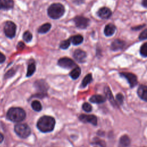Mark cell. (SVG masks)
<instances>
[{
  "label": "cell",
  "mask_w": 147,
  "mask_h": 147,
  "mask_svg": "<svg viewBox=\"0 0 147 147\" xmlns=\"http://www.w3.org/2000/svg\"><path fill=\"white\" fill-rule=\"evenodd\" d=\"M55 125V120L54 118L51 116L44 115L41 117L37 121V128L44 133L52 131Z\"/></svg>",
  "instance_id": "obj_1"
},
{
  "label": "cell",
  "mask_w": 147,
  "mask_h": 147,
  "mask_svg": "<svg viewBox=\"0 0 147 147\" xmlns=\"http://www.w3.org/2000/svg\"><path fill=\"white\" fill-rule=\"evenodd\" d=\"M8 119L14 122H20L24 120L26 117V113L24 109L20 107H11L6 114Z\"/></svg>",
  "instance_id": "obj_2"
},
{
  "label": "cell",
  "mask_w": 147,
  "mask_h": 147,
  "mask_svg": "<svg viewBox=\"0 0 147 147\" xmlns=\"http://www.w3.org/2000/svg\"><path fill=\"white\" fill-rule=\"evenodd\" d=\"M65 8L60 3H53L48 9V15L52 19H59L63 16Z\"/></svg>",
  "instance_id": "obj_3"
},
{
  "label": "cell",
  "mask_w": 147,
  "mask_h": 147,
  "mask_svg": "<svg viewBox=\"0 0 147 147\" xmlns=\"http://www.w3.org/2000/svg\"><path fill=\"white\" fill-rule=\"evenodd\" d=\"M14 131L21 138H27L31 133L29 126L26 123H18L15 125Z\"/></svg>",
  "instance_id": "obj_4"
},
{
  "label": "cell",
  "mask_w": 147,
  "mask_h": 147,
  "mask_svg": "<svg viewBox=\"0 0 147 147\" xmlns=\"http://www.w3.org/2000/svg\"><path fill=\"white\" fill-rule=\"evenodd\" d=\"M4 32L9 38H13L16 35V25L12 21H7L4 26Z\"/></svg>",
  "instance_id": "obj_5"
},
{
  "label": "cell",
  "mask_w": 147,
  "mask_h": 147,
  "mask_svg": "<svg viewBox=\"0 0 147 147\" xmlns=\"http://www.w3.org/2000/svg\"><path fill=\"white\" fill-rule=\"evenodd\" d=\"M59 66L62 68L66 69H71L76 67L75 62L71 59L68 57H62L60 58L57 62Z\"/></svg>",
  "instance_id": "obj_6"
},
{
  "label": "cell",
  "mask_w": 147,
  "mask_h": 147,
  "mask_svg": "<svg viewBox=\"0 0 147 147\" xmlns=\"http://www.w3.org/2000/svg\"><path fill=\"white\" fill-rule=\"evenodd\" d=\"M74 21L76 26L80 29L86 28L90 23L89 19L80 16L75 17L74 19Z\"/></svg>",
  "instance_id": "obj_7"
},
{
  "label": "cell",
  "mask_w": 147,
  "mask_h": 147,
  "mask_svg": "<svg viewBox=\"0 0 147 147\" xmlns=\"http://www.w3.org/2000/svg\"><path fill=\"white\" fill-rule=\"evenodd\" d=\"M121 76L124 77L129 82L131 87H135L137 84V78L134 74L129 72L120 73Z\"/></svg>",
  "instance_id": "obj_8"
},
{
  "label": "cell",
  "mask_w": 147,
  "mask_h": 147,
  "mask_svg": "<svg viewBox=\"0 0 147 147\" xmlns=\"http://www.w3.org/2000/svg\"><path fill=\"white\" fill-rule=\"evenodd\" d=\"M79 119L83 122L90 123L94 126L97 125V118L94 115L81 114L79 116Z\"/></svg>",
  "instance_id": "obj_9"
},
{
  "label": "cell",
  "mask_w": 147,
  "mask_h": 147,
  "mask_svg": "<svg viewBox=\"0 0 147 147\" xmlns=\"http://www.w3.org/2000/svg\"><path fill=\"white\" fill-rule=\"evenodd\" d=\"M74 59L79 63H83L85 61L86 58V53L81 50V49H76L74 52Z\"/></svg>",
  "instance_id": "obj_10"
},
{
  "label": "cell",
  "mask_w": 147,
  "mask_h": 147,
  "mask_svg": "<svg viewBox=\"0 0 147 147\" xmlns=\"http://www.w3.org/2000/svg\"><path fill=\"white\" fill-rule=\"evenodd\" d=\"M97 14L102 19H108L111 16V11L108 7H103L99 9Z\"/></svg>",
  "instance_id": "obj_11"
},
{
  "label": "cell",
  "mask_w": 147,
  "mask_h": 147,
  "mask_svg": "<svg viewBox=\"0 0 147 147\" xmlns=\"http://www.w3.org/2000/svg\"><path fill=\"white\" fill-rule=\"evenodd\" d=\"M125 43L123 41L119 39H115L111 44L110 48L114 51H117L122 49L125 47Z\"/></svg>",
  "instance_id": "obj_12"
},
{
  "label": "cell",
  "mask_w": 147,
  "mask_h": 147,
  "mask_svg": "<svg viewBox=\"0 0 147 147\" xmlns=\"http://www.w3.org/2000/svg\"><path fill=\"white\" fill-rule=\"evenodd\" d=\"M13 0H0V10H9L13 7Z\"/></svg>",
  "instance_id": "obj_13"
},
{
  "label": "cell",
  "mask_w": 147,
  "mask_h": 147,
  "mask_svg": "<svg viewBox=\"0 0 147 147\" xmlns=\"http://www.w3.org/2000/svg\"><path fill=\"white\" fill-rule=\"evenodd\" d=\"M137 94L139 97L147 101V86L144 85H141L137 90Z\"/></svg>",
  "instance_id": "obj_14"
},
{
  "label": "cell",
  "mask_w": 147,
  "mask_h": 147,
  "mask_svg": "<svg viewBox=\"0 0 147 147\" xmlns=\"http://www.w3.org/2000/svg\"><path fill=\"white\" fill-rule=\"evenodd\" d=\"M115 30H116L115 26L112 24H109L106 25L104 29V33L106 36L109 37L113 35Z\"/></svg>",
  "instance_id": "obj_15"
},
{
  "label": "cell",
  "mask_w": 147,
  "mask_h": 147,
  "mask_svg": "<svg viewBox=\"0 0 147 147\" xmlns=\"http://www.w3.org/2000/svg\"><path fill=\"white\" fill-rule=\"evenodd\" d=\"M130 144L129 137L126 135L122 136L119 139V147H128Z\"/></svg>",
  "instance_id": "obj_16"
},
{
  "label": "cell",
  "mask_w": 147,
  "mask_h": 147,
  "mask_svg": "<svg viewBox=\"0 0 147 147\" xmlns=\"http://www.w3.org/2000/svg\"><path fill=\"white\" fill-rule=\"evenodd\" d=\"M90 101L94 103H102L106 101V98L100 95H94L90 98Z\"/></svg>",
  "instance_id": "obj_17"
},
{
  "label": "cell",
  "mask_w": 147,
  "mask_h": 147,
  "mask_svg": "<svg viewBox=\"0 0 147 147\" xmlns=\"http://www.w3.org/2000/svg\"><path fill=\"white\" fill-rule=\"evenodd\" d=\"M105 93L106 98L109 100V101L111 103V104L113 105L114 106H116L117 103H116V102H115V101L114 99L112 92L110 91L109 87H107V86L105 87Z\"/></svg>",
  "instance_id": "obj_18"
},
{
  "label": "cell",
  "mask_w": 147,
  "mask_h": 147,
  "mask_svg": "<svg viewBox=\"0 0 147 147\" xmlns=\"http://www.w3.org/2000/svg\"><path fill=\"white\" fill-rule=\"evenodd\" d=\"M71 42L75 45L80 44L83 41V37L80 34H77L75 36H73L69 38Z\"/></svg>",
  "instance_id": "obj_19"
},
{
  "label": "cell",
  "mask_w": 147,
  "mask_h": 147,
  "mask_svg": "<svg viewBox=\"0 0 147 147\" xmlns=\"http://www.w3.org/2000/svg\"><path fill=\"white\" fill-rule=\"evenodd\" d=\"M81 74V69L80 68L76 66L75 68H74L72 71L70 72L69 73V76H71V78L73 79H76L79 78V76H80Z\"/></svg>",
  "instance_id": "obj_20"
},
{
  "label": "cell",
  "mask_w": 147,
  "mask_h": 147,
  "mask_svg": "<svg viewBox=\"0 0 147 147\" xmlns=\"http://www.w3.org/2000/svg\"><path fill=\"white\" fill-rule=\"evenodd\" d=\"M35 85H36L37 88L42 92H44L45 91H46L47 90L48 86L44 81H41V80L37 81L35 83Z\"/></svg>",
  "instance_id": "obj_21"
},
{
  "label": "cell",
  "mask_w": 147,
  "mask_h": 147,
  "mask_svg": "<svg viewBox=\"0 0 147 147\" xmlns=\"http://www.w3.org/2000/svg\"><path fill=\"white\" fill-rule=\"evenodd\" d=\"M51 25L49 23H46L41 25L38 29V32L39 33H47L51 29Z\"/></svg>",
  "instance_id": "obj_22"
},
{
  "label": "cell",
  "mask_w": 147,
  "mask_h": 147,
  "mask_svg": "<svg viewBox=\"0 0 147 147\" xmlns=\"http://www.w3.org/2000/svg\"><path fill=\"white\" fill-rule=\"evenodd\" d=\"M36 70V65L34 63H32L28 65V69H27V73H26V76L29 77L31 76L35 72Z\"/></svg>",
  "instance_id": "obj_23"
},
{
  "label": "cell",
  "mask_w": 147,
  "mask_h": 147,
  "mask_svg": "<svg viewBox=\"0 0 147 147\" xmlns=\"http://www.w3.org/2000/svg\"><path fill=\"white\" fill-rule=\"evenodd\" d=\"M31 106L32 109L36 111H40L42 109V105L41 103L37 100H34L32 102Z\"/></svg>",
  "instance_id": "obj_24"
},
{
  "label": "cell",
  "mask_w": 147,
  "mask_h": 147,
  "mask_svg": "<svg viewBox=\"0 0 147 147\" xmlns=\"http://www.w3.org/2000/svg\"><path fill=\"white\" fill-rule=\"evenodd\" d=\"M92 75L91 74H87L83 79L81 86L82 87H85L88 84H89L91 81H92Z\"/></svg>",
  "instance_id": "obj_25"
},
{
  "label": "cell",
  "mask_w": 147,
  "mask_h": 147,
  "mask_svg": "<svg viewBox=\"0 0 147 147\" xmlns=\"http://www.w3.org/2000/svg\"><path fill=\"white\" fill-rule=\"evenodd\" d=\"M70 43H71V41H70L69 38L68 40H64L61 42V43L60 44V48L63 49H66L69 47Z\"/></svg>",
  "instance_id": "obj_26"
},
{
  "label": "cell",
  "mask_w": 147,
  "mask_h": 147,
  "mask_svg": "<svg viewBox=\"0 0 147 147\" xmlns=\"http://www.w3.org/2000/svg\"><path fill=\"white\" fill-rule=\"evenodd\" d=\"M23 39L25 41L28 42H30L32 39V34L29 31L25 32L23 34Z\"/></svg>",
  "instance_id": "obj_27"
},
{
  "label": "cell",
  "mask_w": 147,
  "mask_h": 147,
  "mask_svg": "<svg viewBox=\"0 0 147 147\" xmlns=\"http://www.w3.org/2000/svg\"><path fill=\"white\" fill-rule=\"evenodd\" d=\"M140 53L142 56L147 57V42L143 44L140 48Z\"/></svg>",
  "instance_id": "obj_28"
},
{
  "label": "cell",
  "mask_w": 147,
  "mask_h": 147,
  "mask_svg": "<svg viewBox=\"0 0 147 147\" xmlns=\"http://www.w3.org/2000/svg\"><path fill=\"white\" fill-rule=\"evenodd\" d=\"M82 108L84 111L86 112H90L92 110V106L91 105L88 103H84L82 105Z\"/></svg>",
  "instance_id": "obj_29"
},
{
  "label": "cell",
  "mask_w": 147,
  "mask_h": 147,
  "mask_svg": "<svg viewBox=\"0 0 147 147\" xmlns=\"http://www.w3.org/2000/svg\"><path fill=\"white\" fill-rule=\"evenodd\" d=\"M139 39L140 40H144L147 39V28L144 30L139 35Z\"/></svg>",
  "instance_id": "obj_30"
},
{
  "label": "cell",
  "mask_w": 147,
  "mask_h": 147,
  "mask_svg": "<svg viewBox=\"0 0 147 147\" xmlns=\"http://www.w3.org/2000/svg\"><path fill=\"white\" fill-rule=\"evenodd\" d=\"M123 99H124V97L122 94H118L116 96V100L117 101L118 103L122 104L123 103Z\"/></svg>",
  "instance_id": "obj_31"
},
{
  "label": "cell",
  "mask_w": 147,
  "mask_h": 147,
  "mask_svg": "<svg viewBox=\"0 0 147 147\" xmlns=\"http://www.w3.org/2000/svg\"><path fill=\"white\" fill-rule=\"evenodd\" d=\"M14 74H15V71L13 69H11L6 72V74L5 75V78H10L11 76H13V75H14Z\"/></svg>",
  "instance_id": "obj_32"
},
{
  "label": "cell",
  "mask_w": 147,
  "mask_h": 147,
  "mask_svg": "<svg viewBox=\"0 0 147 147\" xmlns=\"http://www.w3.org/2000/svg\"><path fill=\"white\" fill-rule=\"evenodd\" d=\"M96 140H94L95 141V143L96 144H98L100 146H102V147H105V142L102 141V140H100V139H98V138H95Z\"/></svg>",
  "instance_id": "obj_33"
},
{
  "label": "cell",
  "mask_w": 147,
  "mask_h": 147,
  "mask_svg": "<svg viewBox=\"0 0 147 147\" xmlns=\"http://www.w3.org/2000/svg\"><path fill=\"white\" fill-rule=\"evenodd\" d=\"M5 59H6L5 56L0 52V63H3L5 61Z\"/></svg>",
  "instance_id": "obj_34"
},
{
  "label": "cell",
  "mask_w": 147,
  "mask_h": 147,
  "mask_svg": "<svg viewBox=\"0 0 147 147\" xmlns=\"http://www.w3.org/2000/svg\"><path fill=\"white\" fill-rule=\"evenodd\" d=\"M24 47H25V45H24V44L23 42H20L18 43V45H17L18 49H21V50H22V49L24 48Z\"/></svg>",
  "instance_id": "obj_35"
},
{
  "label": "cell",
  "mask_w": 147,
  "mask_h": 147,
  "mask_svg": "<svg viewBox=\"0 0 147 147\" xmlns=\"http://www.w3.org/2000/svg\"><path fill=\"white\" fill-rule=\"evenodd\" d=\"M142 5L144 7L147 8V0H142Z\"/></svg>",
  "instance_id": "obj_36"
},
{
  "label": "cell",
  "mask_w": 147,
  "mask_h": 147,
  "mask_svg": "<svg viewBox=\"0 0 147 147\" xmlns=\"http://www.w3.org/2000/svg\"><path fill=\"white\" fill-rule=\"evenodd\" d=\"M3 138H4V137H3V135L1 133H0V143H1L3 140Z\"/></svg>",
  "instance_id": "obj_37"
}]
</instances>
